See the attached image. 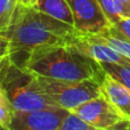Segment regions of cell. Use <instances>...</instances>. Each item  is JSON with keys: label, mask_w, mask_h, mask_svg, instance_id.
Masks as SVG:
<instances>
[{"label": "cell", "mask_w": 130, "mask_h": 130, "mask_svg": "<svg viewBox=\"0 0 130 130\" xmlns=\"http://www.w3.org/2000/svg\"><path fill=\"white\" fill-rule=\"evenodd\" d=\"M1 34V58L8 56L22 67L25 57L39 48L72 42L78 34L73 25L18 2L9 25Z\"/></svg>", "instance_id": "1"}, {"label": "cell", "mask_w": 130, "mask_h": 130, "mask_svg": "<svg viewBox=\"0 0 130 130\" xmlns=\"http://www.w3.org/2000/svg\"><path fill=\"white\" fill-rule=\"evenodd\" d=\"M22 69L38 75L66 81L95 79L101 83L106 75L101 63L80 50L73 42L33 50L25 57Z\"/></svg>", "instance_id": "2"}, {"label": "cell", "mask_w": 130, "mask_h": 130, "mask_svg": "<svg viewBox=\"0 0 130 130\" xmlns=\"http://www.w3.org/2000/svg\"><path fill=\"white\" fill-rule=\"evenodd\" d=\"M0 89L16 111H38L56 106L40 89L36 74L15 65L8 56L1 58Z\"/></svg>", "instance_id": "3"}, {"label": "cell", "mask_w": 130, "mask_h": 130, "mask_svg": "<svg viewBox=\"0 0 130 130\" xmlns=\"http://www.w3.org/2000/svg\"><path fill=\"white\" fill-rule=\"evenodd\" d=\"M40 89L59 107L73 111L79 105L102 95L101 83L95 79L66 81L36 74Z\"/></svg>", "instance_id": "4"}, {"label": "cell", "mask_w": 130, "mask_h": 130, "mask_svg": "<svg viewBox=\"0 0 130 130\" xmlns=\"http://www.w3.org/2000/svg\"><path fill=\"white\" fill-rule=\"evenodd\" d=\"M67 2L73 14L74 27L80 34H103L112 25L98 0H67Z\"/></svg>", "instance_id": "5"}, {"label": "cell", "mask_w": 130, "mask_h": 130, "mask_svg": "<svg viewBox=\"0 0 130 130\" xmlns=\"http://www.w3.org/2000/svg\"><path fill=\"white\" fill-rule=\"evenodd\" d=\"M69 112L59 106L38 111H15L9 130H59Z\"/></svg>", "instance_id": "6"}, {"label": "cell", "mask_w": 130, "mask_h": 130, "mask_svg": "<svg viewBox=\"0 0 130 130\" xmlns=\"http://www.w3.org/2000/svg\"><path fill=\"white\" fill-rule=\"evenodd\" d=\"M73 112L80 115L96 130H112L115 124L124 120L103 95L79 105Z\"/></svg>", "instance_id": "7"}, {"label": "cell", "mask_w": 130, "mask_h": 130, "mask_svg": "<svg viewBox=\"0 0 130 130\" xmlns=\"http://www.w3.org/2000/svg\"><path fill=\"white\" fill-rule=\"evenodd\" d=\"M72 42L80 50H82L83 53L89 55L91 58L96 59L99 63H118L130 65V58L122 55L111 46L106 45L105 42L97 40L92 34H87V36L78 34Z\"/></svg>", "instance_id": "8"}, {"label": "cell", "mask_w": 130, "mask_h": 130, "mask_svg": "<svg viewBox=\"0 0 130 130\" xmlns=\"http://www.w3.org/2000/svg\"><path fill=\"white\" fill-rule=\"evenodd\" d=\"M101 92L124 120L130 121V89L106 73L101 82Z\"/></svg>", "instance_id": "9"}, {"label": "cell", "mask_w": 130, "mask_h": 130, "mask_svg": "<svg viewBox=\"0 0 130 130\" xmlns=\"http://www.w3.org/2000/svg\"><path fill=\"white\" fill-rule=\"evenodd\" d=\"M37 9L74 26V18L67 0H38Z\"/></svg>", "instance_id": "10"}, {"label": "cell", "mask_w": 130, "mask_h": 130, "mask_svg": "<svg viewBox=\"0 0 130 130\" xmlns=\"http://www.w3.org/2000/svg\"><path fill=\"white\" fill-rule=\"evenodd\" d=\"M103 11L107 16L111 24L124 17H130L129 0H98Z\"/></svg>", "instance_id": "11"}, {"label": "cell", "mask_w": 130, "mask_h": 130, "mask_svg": "<svg viewBox=\"0 0 130 130\" xmlns=\"http://www.w3.org/2000/svg\"><path fill=\"white\" fill-rule=\"evenodd\" d=\"M101 65L108 75L120 81L130 89V65L118 63H101Z\"/></svg>", "instance_id": "12"}, {"label": "cell", "mask_w": 130, "mask_h": 130, "mask_svg": "<svg viewBox=\"0 0 130 130\" xmlns=\"http://www.w3.org/2000/svg\"><path fill=\"white\" fill-rule=\"evenodd\" d=\"M97 40L105 42L106 45L111 46L112 48H114L115 50H118L119 53H121L122 55H124L126 57L130 58V42L126 41L123 39L117 38V37L111 36L108 32H105L103 34H92Z\"/></svg>", "instance_id": "13"}, {"label": "cell", "mask_w": 130, "mask_h": 130, "mask_svg": "<svg viewBox=\"0 0 130 130\" xmlns=\"http://www.w3.org/2000/svg\"><path fill=\"white\" fill-rule=\"evenodd\" d=\"M15 111L7 95L0 89V126L2 129L9 130V124Z\"/></svg>", "instance_id": "14"}, {"label": "cell", "mask_w": 130, "mask_h": 130, "mask_svg": "<svg viewBox=\"0 0 130 130\" xmlns=\"http://www.w3.org/2000/svg\"><path fill=\"white\" fill-rule=\"evenodd\" d=\"M59 130H96L91 124L86 122L80 115L75 112L70 111L64 119Z\"/></svg>", "instance_id": "15"}, {"label": "cell", "mask_w": 130, "mask_h": 130, "mask_svg": "<svg viewBox=\"0 0 130 130\" xmlns=\"http://www.w3.org/2000/svg\"><path fill=\"white\" fill-rule=\"evenodd\" d=\"M0 31H4L9 25L13 14L18 4V0H0Z\"/></svg>", "instance_id": "16"}, {"label": "cell", "mask_w": 130, "mask_h": 130, "mask_svg": "<svg viewBox=\"0 0 130 130\" xmlns=\"http://www.w3.org/2000/svg\"><path fill=\"white\" fill-rule=\"evenodd\" d=\"M108 33L113 37L123 39L130 42V17H124L112 24L108 29Z\"/></svg>", "instance_id": "17"}, {"label": "cell", "mask_w": 130, "mask_h": 130, "mask_svg": "<svg viewBox=\"0 0 130 130\" xmlns=\"http://www.w3.org/2000/svg\"><path fill=\"white\" fill-rule=\"evenodd\" d=\"M18 2L25 6H34L38 2V0H18Z\"/></svg>", "instance_id": "18"}, {"label": "cell", "mask_w": 130, "mask_h": 130, "mask_svg": "<svg viewBox=\"0 0 130 130\" xmlns=\"http://www.w3.org/2000/svg\"><path fill=\"white\" fill-rule=\"evenodd\" d=\"M129 1H130V0H129Z\"/></svg>", "instance_id": "19"}]
</instances>
